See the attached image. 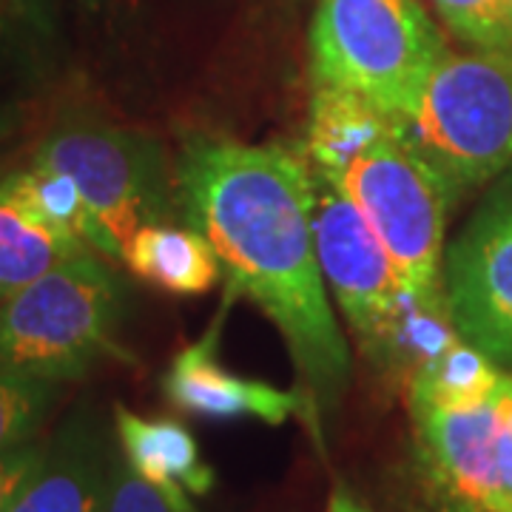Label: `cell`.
I'll list each match as a JSON object with an SVG mask.
<instances>
[{
    "label": "cell",
    "mask_w": 512,
    "mask_h": 512,
    "mask_svg": "<svg viewBox=\"0 0 512 512\" xmlns=\"http://www.w3.org/2000/svg\"><path fill=\"white\" fill-rule=\"evenodd\" d=\"M60 384L0 373V453L37 439L57 402Z\"/></svg>",
    "instance_id": "obj_20"
},
{
    "label": "cell",
    "mask_w": 512,
    "mask_h": 512,
    "mask_svg": "<svg viewBox=\"0 0 512 512\" xmlns=\"http://www.w3.org/2000/svg\"><path fill=\"white\" fill-rule=\"evenodd\" d=\"M120 262L143 282L174 296L208 293L222 276V259L208 237L174 222L143 225L123 245Z\"/></svg>",
    "instance_id": "obj_14"
},
{
    "label": "cell",
    "mask_w": 512,
    "mask_h": 512,
    "mask_svg": "<svg viewBox=\"0 0 512 512\" xmlns=\"http://www.w3.org/2000/svg\"><path fill=\"white\" fill-rule=\"evenodd\" d=\"M43 450H46V441L32 439L0 453V512H9L12 501L18 498L23 484L40 464Z\"/></svg>",
    "instance_id": "obj_23"
},
{
    "label": "cell",
    "mask_w": 512,
    "mask_h": 512,
    "mask_svg": "<svg viewBox=\"0 0 512 512\" xmlns=\"http://www.w3.org/2000/svg\"><path fill=\"white\" fill-rule=\"evenodd\" d=\"M339 185L365 214L404 285L441 288L444 228L456 191L413 146L407 128L365 151Z\"/></svg>",
    "instance_id": "obj_6"
},
{
    "label": "cell",
    "mask_w": 512,
    "mask_h": 512,
    "mask_svg": "<svg viewBox=\"0 0 512 512\" xmlns=\"http://www.w3.org/2000/svg\"><path fill=\"white\" fill-rule=\"evenodd\" d=\"M456 342H461V333L453 322L444 285L436 291H419L399 282L393 308L362 345V353L387 379L407 390L424 367L433 365Z\"/></svg>",
    "instance_id": "obj_12"
},
{
    "label": "cell",
    "mask_w": 512,
    "mask_h": 512,
    "mask_svg": "<svg viewBox=\"0 0 512 512\" xmlns=\"http://www.w3.org/2000/svg\"><path fill=\"white\" fill-rule=\"evenodd\" d=\"M313 234L325 282L359 345L379 330L399 291V274L382 239L348 194L313 171Z\"/></svg>",
    "instance_id": "obj_9"
},
{
    "label": "cell",
    "mask_w": 512,
    "mask_h": 512,
    "mask_svg": "<svg viewBox=\"0 0 512 512\" xmlns=\"http://www.w3.org/2000/svg\"><path fill=\"white\" fill-rule=\"evenodd\" d=\"M177 168L180 211L220 254L231 288L274 322L313 407L333 410L350 353L330 311L313 234V168L288 146L194 137Z\"/></svg>",
    "instance_id": "obj_1"
},
{
    "label": "cell",
    "mask_w": 512,
    "mask_h": 512,
    "mask_svg": "<svg viewBox=\"0 0 512 512\" xmlns=\"http://www.w3.org/2000/svg\"><path fill=\"white\" fill-rule=\"evenodd\" d=\"M12 123H15V120H12L9 114H6L3 123H0V180L12 171V165H6L9 163V143H12V137H15V134H12Z\"/></svg>",
    "instance_id": "obj_26"
},
{
    "label": "cell",
    "mask_w": 512,
    "mask_h": 512,
    "mask_svg": "<svg viewBox=\"0 0 512 512\" xmlns=\"http://www.w3.org/2000/svg\"><path fill=\"white\" fill-rule=\"evenodd\" d=\"M83 251L92 248L57 234L26 217L12 202L0 200V302Z\"/></svg>",
    "instance_id": "obj_17"
},
{
    "label": "cell",
    "mask_w": 512,
    "mask_h": 512,
    "mask_svg": "<svg viewBox=\"0 0 512 512\" xmlns=\"http://www.w3.org/2000/svg\"><path fill=\"white\" fill-rule=\"evenodd\" d=\"M0 200L12 202L26 217L52 228L57 234L83 242L94 254L106 259H120L117 245L111 242L106 228L94 217L92 205L86 202L83 191L77 188L69 174L32 163L12 168L0 180Z\"/></svg>",
    "instance_id": "obj_16"
},
{
    "label": "cell",
    "mask_w": 512,
    "mask_h": 512,
    "mask_svg": "<svg viewBox=\"0 0 512 512\" xmlns=\"http://www.w3.org/2000/svg\"><path fill=\"white\" fill-rule=\"evenodd\" d=\"M32 163L69 174L123 256L143 225L171 222L180 208L177 168L143 131L66 111L32 151Z\"/></svg>",
    "instance_id": "obj_5"
},
{
    "label": "cell",
    "mask_w": 512,
    "mask_h": 512,
    "mask_svg": "<svg viewBox=\"0 0 512 512\" xmlns=\"http://www.w3.org/2000/svg\"><path fill=\"white\" fill-rule=\"evenodd\" d=\"M123 308L117 276L94 251L66 259L0 302V373L74 382L117 356Z\"/></svg>",
    "instance_id": "obj_2"
},
{
    "label": "cell",
    "mask_w": 512,
    "mask_h": 512,
    "mask_svg": "<svg viewBox=\"0 0 512 512\" xmlns=\"http://www.w3.org/2000/svg\"><path fill=\"white\" fill-rule=\"evenodd\" d=\"M32 3H35V0H32Z\"/></svg>",
    "instance_id": "obj_28"
},
{
    "label": "cell",
    "mask_w": 512,
    "mask_h": 512,
    "mask_svg": "<svg viewBox=\"0 0 512 512\" xmlns=\"http://www.w3.org/2000/svg\"><path fill=\"white\" fill-rule=\"evenodd\" d=\"M103 512H197V507L191 504L183 487L154 484L140 476L123 458V453H114Z\"/></svg>",
    "instance_id": "obj_21"
},
{
    "label": "cell",
    "mask_w": 512,
    "mask_h": 512,
    "mask_svg": "<svg viewBox=\"0 0 512 512\" xmlns=\"http://www.w3.org/2000/svg\"><path fill=\"white\" fill-rule=\"evenodd\" d=\"M504 379V370L470 342H456L430 367H424L407 384V404H436V407H476L490 402Z\"/></svg>",
    "instance_id": "obj_18"
},
{
    "label": "cell",
    "mask_w": 512,
    "mask_h": 512,
    "mask_svg": "<svg viewBox=\"0 0 512 512\" xmlns=\"http://www.w3.org/2000/svg\"><path fill=\"white\" fill-rule=\"evenodd\" d=\"M328 512H373L365 501H359L350 487H345L342 481L333 487V493L328 498Z\"/></svg>",
    "instance_id": "obj_25"
},
{
    "label": "cell",
    "mask_w": 512,
    "mask_h": 512,
    "mask_svg": "<svg viewBox=\"0 0 512 512\" xmlns=\"http://www.w3.org/2000/svg\"><path fill=\"white\" fill-rule=\"evenodd\" d=\"M444 23L478 49L512 52L510 0H433Z\"/></svg>",
    "instance_id": "obj_22"
},
{
    "label": "cell",
    "mask_w": 512,
    "mask_h": 512,
    "mask_svg": "<svg viewBox=\"0 0 512 512\" xmlns=\"http://www.w3.org/2000/svg\"><path fill=\"white\" fill-rule=\"evenodd\" d=\"M35 29H43V20L32 0H0V103L37 74Z\"/></svg>",
    "instance_id": "obj_19"
},
{
    "label": "cell",
    "mask_w": 512,
    "mask_h": 512,
    "mask_svg": "<svg viewBox=\"0 0 512 512\" xmlns=\"http://www.w3.org/2000/svg\"><path fill=\"white\" fill-rule=\"evenodd\" d=\"M413 458L433 512H504L495 396L476 407L407 404Z\"/></svg>",
    "instance_id": "obj_8"
},
{
    "label": "cell",
    "mask_w": 512,
    "mask_h": 512,
    "mask_svg": "<svg viewBox=\"0 0 512 512\" xmlns=\"http://www.w3.org/2000/svg\"><path fill=\"white\" fill-rule=\"evenodd\" d=\"M402 128V120L390 117L362 94L342 86L313 83L305 157L319 177L339 183L365 151Z\"/></svg>",
    "instance_id": "obj_13"
},
{
    "label": "cell",
    "mask_w": 512,
    "mask_h": 512,
    "mask_svg": "<svg viewBox=\"0 0 512 512\" xmlns=\"http://www.w3.org/2000/svg\"><path fill=\"white\" fill-rule=\"evenodd\" d=\"M111 456L97 419L77 413L46 441L40 464L9 512H103Z\"/></svg>",
    "instance_id": "obj_11"
},
{
    "label": "cell",
    "mask_w": 512,
    "mask_h": 512,
    "mask_svg": "<svg viewBox=\"0 0 512 512\" xmlns=\"http://www.w3.org/2000/svg\"><path fill=\"white\" fill-rule=\"evenodd\" d=\"M495 416H498V476H501L504 512H512V373H504L495 390Z\"/></svg>",
    "instance_id": "obj_24"
},
{
    "label": "cell",
    "mask_w": 512,
    "mask_h": 512,
    "mask_svg": "<svg viewBox=\"0 0 512 512\" xmlns=\"http://www.w3.org/2000/svg\"><path fill=\"white\" fill-rule=\"evenodd\" d=\"M447 55L419 0H319L311 23L313 83L342 86L402 120Z\"/></svg>",
    "instance_id": "obj_3"
},
{
    "label": "cell",
    "mask_w": 512,
    "mask_h": 512,
    "mask_svg": "<svg viewBox=\"0 0 512 512\" xmlns=\"http://www.w3.org/2000/svg\"><path fill=\"white\" fill-rule=\"evenodd\" d=\"M220 330L222 316L214 319L211 330L185 345L163 376V393L185 416L197 419H259L271 427H279L291 416H302L319 430L322 416L308 399V393L282 390L268 382L242 379L220 362Z\"/></svg>",
    "instance_id": "obj_10"
},
{
    "label": "cell",
    "mask_w": 512,
    "mask_h": 512,
    "mask_svg": "<svg viewBox=\"0 0 512 512\" xmlns=\"http://www.w3.org/2000/svg\"><path fill=\"white\" fill-rule=\"evenodd\" d=\"M441 282L461 339L512 373V168L447 248Z\"/></svg>",
    "instance_id": "obj_7"
},
{
    "label": "cell",
    "mask_w": 512,
    "mask_h": 512,
    "mask_svg": "<svg viewBox=\"0 0 512 512\" xmlns=\"http://www.w3.org/2000/svg\"><path fill=\"white\" fill-rule=\"evenodd\" d=\"M114 427L120 453L154 484H177L185 493L208 495L217 484L214 470L202 461L200 447L188 427L174 419H146L114 404Z\"/></svg>",
    "instance_id": "obj_15"
},
{
    "label": "cell",
    "mask_w": 512,
    "mask_h": 512,
    "mask_svg": "<svg viewBox=\"0 0 512 512\" xmlns=\"http://www.w3.org/2000/svg\"><path fill=\"white\" fill-rule=\"evenodd\" d=\"M510 9H512V0H510Z\"/></svg>",
    "instance_id": "obj_27"
},
{
    "label": "cell",
    "mask_w": 512,
    "mask_h": 512,
    "mask_svg": "<svg viewBox=\"0 0 512 512\" xmlns=\"http://www.w3.org/2000/svg\"><path fill=\"white\" fill-rule=\"evenodd\" d=\"M404 128L453 191L507 174L512 168V52H447Z\"/></svg>",
    "instance_id": "obj_4"
}]
</instances>
